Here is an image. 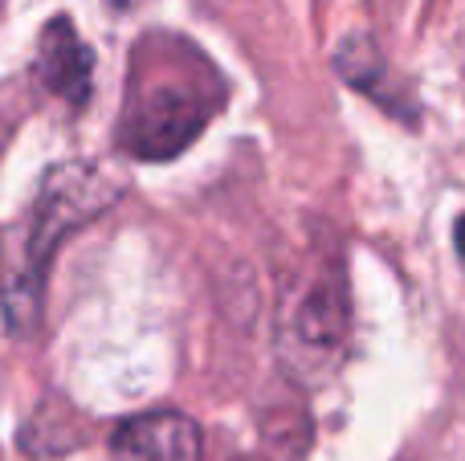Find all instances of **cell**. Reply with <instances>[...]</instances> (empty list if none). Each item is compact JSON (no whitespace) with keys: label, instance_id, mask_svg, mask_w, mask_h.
Listing matches in <instances>:
<instances>
[{"label":"cell","instance_id":"6da1fadb","mask_svg":"<svg viewBox=\"0 0 465 461\" xmlns=\"http://www.w3.org/2000/svg\"><path fill=\"white\" fill-rule=\"evenodd\" d=\"M103 204H111V188L98 184L94 172L57 168L45 176L37 201L5 237V266H0V294H5V319L16 335H29L41 315V290L54 250L70 229L90 221Z\"/></svg>","mask_w":465,"mask_h":461},{"label":"cell","instance_id":"7a4b0ae2","mask_svg":"<svg viewBox=\"0 0 465 461\" xmlns=\"http://www.w3.org/2000/svg\"><path fill=\"white\" fill-rule=\"evenodd\" d=\"M217 103L201 78H163L131 90L119 143L139 160H168L188 147L213 119Z\"/></svg>","mask_w":465,"mask_h":461},{"label":"cell","instance_id":"3957f363","mask_svg":"<svg viewBox=\"0 0 465 461\" xmlns=\"http://www.w3.org/2000/svg\"><path fill=\"white\" fill-rule=\"evenodd\" d=\"M114 461H201V429L184 413H143L111 433Z\"/></svg>","mask_w":465,"mask_h":461},{"label":"cell","instance_id":"277c9868","mask_svg":"<svg viewBox=\"0 0 465 461\" xmlns=\"http://www.w3.org/2000/svg\"><path fill=\"white\" fill-rule=\"evenodd\" d=\"M90 70H94V54L78 41L74 25L65 16L45 25L37 49V74L57 98L82 106L90 98Z\"/></svg>","mask_w":465,"mask_h":461},{"label":"cell","instance_id":"5b68a950","mask_svg":"<svg viewBox=\"0 0 465 461\" xmlns=\"http://www.w3.org/2000/svg\"><path fill=\"white\" fill-rule=\"evenodd\" d=\"M453 241H458V253H461V261H465V217L458 221V229H453Z\"/></svg>","mask_w":465,"mask_h":461},{"label":"cell","instance_id":"8992f818","mask_svg":"<svg viewBox=\"0 0 465 461\" xmlns=\"http://www.w3.org/2000/svg\"><path fill=\"white\" fill-rule=\"evenodd\" d=\"M111 8H119V13H127V8H135V5H143V0H106Z\"/></svg>","mask_w":465,"mask_h":461}]
</instances>
